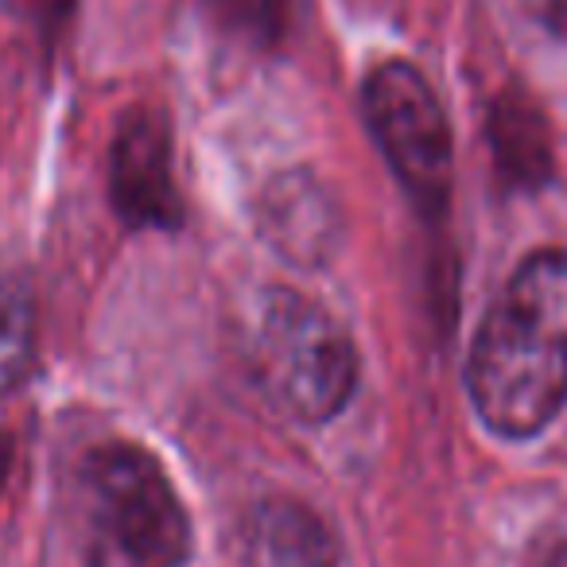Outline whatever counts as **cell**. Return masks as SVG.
Returning <instances> with one entry per match:
<instances>
[{
    "label": "cell",
    "mask_w": 567,
    "mask_h": 567,
    "mask_svg": "<svg viewBox=\"0 0 567 567\" xmlns=\"http://www.w3.org/2000/svg\"><path fill=\"white\" fill-rule=\"evenodd\" d=\"M97 567H179L190 556V517L172 478L136 443H105L82 466Z\"/></svg>",
    "instance_id": "cell-3"
},
{
    "label": "cell",
    "mask_w": 567,
    "mask_h": 567,
    "mask_svg": "<svg viewBox=\"0 0 567 567\" xmlns=\"http://www.w3.org/2000/svg\"><path fill=\"white\" fill-rule=\"evenodd\" d=\"M35 362V303L17 280H0V401L24 385Z\"/></svg>",
    "instance_id": "cell-9"
},
{
    "label": "cell",
    "mask_w": 567,
    "mask_h": 567,
    "mask_svg": "<svg viewBox=\"0 0 567 567\" xmlns=\"http://www.w3.org/2000/svg\"><path fill=\"white\" fill-rule=\"evenodd\" d=\"M110 195L133 229L179 226V190L172 179V136L159 113L133 110L110 148Z\"/></svg>",
    "instance_id": "cell-5"
},
{
    "label": "cell",
    "mask_w": 567,
    "mask_h": 567,
    "mask_svg": "<svg viewBox=\"0 0 567 567\" xmlns=\"http://www.w3.org/2000/svg\"><path fill=\"white\" fill-rule=\"evenodd\" d=\"M474 416L497 440H536L567 404V252L520 260L471 342Z\"/></svg>",
    "instance_id": "cell-1"
},
{
    "label": "cell",
    "mask_w": 567,
    "mask_h": 567,
    "mask_svg": "<svg viewBox=\"0 0 567 567\" xmlns=\"http://www.w3.org/2000/svg\"><path fill=\"white\" fill-rule=\"evenodd\" d=\"M210 20L249 48H272L288 24V0H203Z\"/></svg>",
    "instance_id": "cell-10"
},
{
    "label": "cell",
    "mask_w": 567,
    "mask_h": 567,
    "mask_svg": "<svg viewBox=\"0 0 567 567\" xmlns=\"http://www.w3.org/2000/svg\"><path fill=\"white\" fill-rule=\"evenodd\" d=\"M517 4L544 28V32L567 43V0H517Z\"/></svg>",
    "instance_id": "cell-11"
},
{
    "label": "cell",
    "mask_w": 567,
    "mask_h": 567,
    "mask_svg": "<svg viewBox=\"0 0 567 567\" xmlns=\"http://www.w3.org/2000/svg\"><path fill=\"white\" fill-rule=\"evenodd\" d=\"M540 567H567V540L556 544V548H551L548 556L540 559Z\"/></svg>",
    "instance_id": "cell-13"
},
{
    "label": "cell",
    "mask_w": 567,
    "mask_h": 567,
    "mask_svg": "<svg viewBox=\"0 0 567 567\" xmlns=\"http://www.w3.org/2000/svg\"><path fill=\"white\" fill-rule=\"evenodd\" d=\"M12 455H17V447H12V435H0V494H4V486H9Z\"/></svg>",
    "instance_id": "cell-12"
},
{
    "label": "cell",
    "mask_w": 567,
    "mask_h": 567,
    "mask_svg": "<svg viewBox=\"0 0 567 567\" xmlns=\"http://www.w3.org/2000/svg\"><path fill=\"white\" fill-rule=\"evenodd\" d=\"M494 148L509 172H520L528 179H540L548 172V136H544V117L528 97L502 94L489 117Z\"/></svg>",
    "instance_id": "cell-8"
},
{
    "label": "cell",
    "mask_w": 567,
    "mask_h": 567,
    "mask_svg": "<svg viewBox=\"0 0 567 567\" xmlns=\"http://www.w3.org/2000/svg\"><path fill=\"white\" fill-rule=\"evenodd\" d=\"M362 113L393 175L424 214L451 195V128L427 79L412 63H381L362 86Z\"/></svg>",
    "instance_id": "cell-4"
},
{
    "label": "cell",
    "mask_w": 567,
    "mask_h": 567,
    "mask_svg": "<svg viewBox=\"0 0 567 567\" xmlns=\"http://www.w3.org/2000/svg\"><path fill=\"white\" fill-rule=\"evenodd\" d=\"M260 234L292 265H327L342 237L339 206L327 187L308 172H288L260 195Z\"/></svg>",
    "instance_id": "cell-6"
},
{
    "label": "cell",
    "mask_w": 567,
    "mask_h": 567,
    "mask_svg": "<svg viewBox=\"0 0 567 567\" xmlns=\"http://www.w3.org/2000/svg\"><path fill=\"white\" fill-rule=\"evenodd\" d=\"M245 358L276 412L300 424H327L350 404L358 350L342 323L292 288H265L252 303Z\"/></svg>",
    "instance_id": "cell-2"
},
{
    "label": "cell",
    "mask_w": 567,
    "mask_h": 567,
    "mask_svg": "<svg viewBox=\"0 0 567 567\" xmlns=\"http://www.w3.org/2000/svg\"><path fill=\"white\" fill-rule=\"evenodd\" d=\"M249 548L257 567H339V536L311 505L292 497L257 505Z\"/></svg>",
    "instance_id": "cell-7"
}]
</instances>
